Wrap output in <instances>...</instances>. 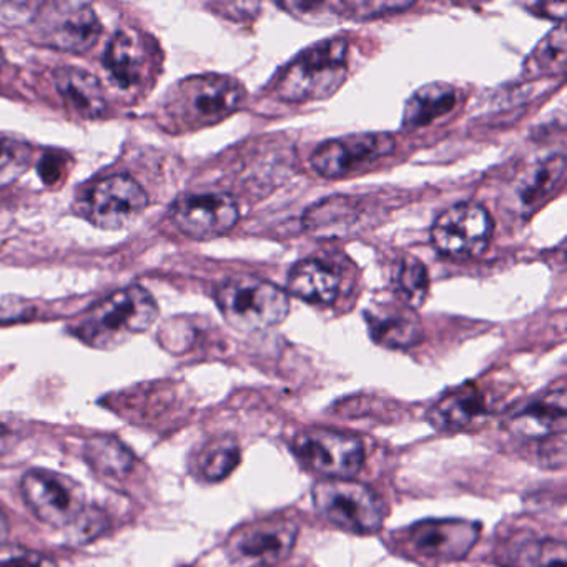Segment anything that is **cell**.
Returning a JSON list of instances; mask_svg holds the SVG:
<instances>
[{"label": "cell", "instance_id": "f546056e", "mask_svg": "<svg viewBox=\"0 0 567 567\" xmlns=\"http://www.w3.org/2000/svg\"><path fill=\"white\" fill-rule=\"evenodd\" d=\"M68 529H71V539L74 543L87 544L107 529V517L95 507H85Z\"/></svg>", "mask_w": 567, "mask_h": 567}, {"label": "cell", "instance_id": "7a4b0ae2", "mask_svg": "<svg viewBox=\"0 0 567 567\" xmlns=\"http://www.w3.org/2000/svg\"><path fill=\"white\" fill-rule=\"evenodd\" d=\"M348 74V42L324 39L288 62L271 82L274 95L290 104L324 101L340 91Z\"/></svg>", "mask_w": 567, "mask_h": 567}, {"label": "cell", "instance_id": "277c9868", "mask_svg": "<svg viewBox=\"0 0 567 567\" xmlns=\"http://www.w3.org/2000/svg\"><path fill=\"white\" fill-rule=\"evenodd\" d=\"M215 300L225 320L244 333L278 327L290 313L287 291L260 278H228L218 285Z\"/></svg>", "mask_w": 567, "mask_h": 567}, {"label": "cell", "instance_id": "ac0fdd59", "mask_svg": "<svg viewBox=\"0 0 567 567\" xmlns=\"http://www.w3.org/2000/svg\"><path fill=\"white\" fill-rule=\"evenodd\" d=\"M487 411L489 403L486 394L476 384L470 383L450 391L436 401L427 413V421L434 430L457 433L486 416Z\"/></svg>", "mask_w": 567, "mask_h": 567}, {"label": "cell", "instance_id": "4fadbf2b", "mask_svg": "<svg viewBox=\"0 0 567 567\" xmlns=\"http://www.w3.org/2000/svg\"><path fill=\"white\" fill-rule=\"evenodd\" d=\"M477 523L464 519H426L406 530L410 546L427 559L453 563L467 556L480 539Z\"/></svg>", "mask_w": 567, "mask_h": 567}, {"label": "cell", "instance_id": "ffe728a7", "mask_svg": "<svg viewBox=\"0 0 567 567\" xmlns=\"http://www.w3.org/2000/svg\"><path fill=\"white\" fill-rule=\"evenodd\" d=\"M55 87L65 104L82 118L102 117L107 111L104 87L97 78L75 68H61L54 72Z\"/></svg>", "mask_w": 567, "mask_h": 567}, {"label": "cell", "instance_id": "52a82bcc", "mask_svg": "<svg viewBox=\"0 0 567 567\" xmlns=\"http://www.w3.org/2000/svg\"><path fill=\"white\" fill-rule=\"evenodd\" d=\"M298 460L328 480H351L364 464V446L360 437L327 427H308L293 440Z\"/></svg>", "mask_w": 567, "mask_h": 567}, {"label": "cell", "instance_id": "d6986e66", "mask_svg": "<svg viewBox=\"0 0 567 567\" xmlns=\"http://www.w3.org/2000/svg\"><path fill=\"white\" fill-rule=\"evenodd\" d=\"M499 567H567L564 540L517 534L504 540L496 550Z\"/></svg>", "mask_w": 567, "mask_h": 567}, {"label": "cell", "instance_id": "ba28073f", "mask_svg": "<svg viewBox=\"0 0 567 567\" xmlns=\"http://www.w3.org/2000/svg\"><path fill=\"white\" fill-rule=\"evenodd\" d=\"M147 207L148 195L128 175L102 178L79 198V214L104 230L131 227Z\"/></svg>", "mask_w": 567, "mask_h": 567}, {"label": "cell", "instance_id": "5bb4252c", "mask_svg": "<svg viewBox=\"0 0 567 567\" xmlns=\"http://www.w3.org/2000/svg\"><path fill=\"white\" fill-rule=\"evenodd\" d=\"M507 430L524 440H547L567 430L566 388L546 391L507 416Z\"/></svg>", "mask_w": 567, "mask_h": 567}, {"label": "cell", "instance_id": "8992f818", "mask_svg": "<svg viewBox=\"0 0 567 567\" xmlns=\"http://www.w3.org/2000/svg\"><path fill=\"white\" fill-rule=\"evenodd\" d=\"M32 24L35 39L42 45L72 54L91 51L102 34V24L94 9L74 0H55L39 6Z\"/></svg>", "mask_w": 567, "mask_h": 567}, {"label": "cell", "instance_id": "4dcf8cb0", "mask_svg": "<svg viewBox=\"0 0 567 567\" xmlns=\"http://www.w3.org/2000/svg\"><path fill=\"white\" fill-rule=\"evenodd\" d=\"M0 567H59V564L38 550L2 546L0 547Z\"/></svg>", "mask_w": 567, "mask_h": 567}, {"label": "cell", "instance_id": "603a6c76", "mask_svg": "<svg viewBox=\"0 0 567 567\" xmlns=\"http://www.w3.org/2000/svg\"><path fill=\"white\" fill-rule=\"evenodd\" d=\"M85 460L92 470L111 481H124L135 470L137 457L114 436H94L85 443Z\"/></svg>", "mask_w": 567, "mask_h": 567}, {"label": "cell", "instance_id": "4316f807", "mask_svg": "<svg viewBox=\"0 0 567 567\" xmlns=\"http://www.w3.org/2000/svg\"><path fill=\"white\" fill-rule=\"evenodd\" d=\"M353 208H351L348 198H330V200L321 202L317 207L311 208L305 217V225L308 230L313 231H328L334 234L337 228L341 225H348V220L353 217Z\"/></svg>", "mask_w": 567, "mask_h": 567}, {"label": "cell", "instance_id": "30bf717a", "mask_svg": "<svg viewBox=\"0 0 567 567\" xmlns=\"http://www.w3.org/2000/svg\"><path fill=\"white\" fill-rule=\"evenodd\" d=\"M494 221L483 205H453L434 220L431 241L444 257L473 258L483 254L493 237Z\"/></svg>", "mask_w": 567, "mask_h": 567}, {"label": "cell", "instance_id": "9c48e42d", "mask_svg": "<svg viewBox=\"0 0 567 567\" xmlns=\"http://www.w3.org/2000/svg\"><path fill=\"white\" fill-rule=\"evenodd\" d=\"M22 496L32 513L52 527H69L85 509V491L74 477L49 470L22 476Z\"/></svg>", "mask_w": 567, "mask_h": 567}, {"label": "cell", "instance_id": "d6a6232c", "mask_svg": "<svg viewBox=\"0 0 567 567\" xmlns=\"http://www.w3.org/2000/svg\"><path fill=\"white\" fill-rule=\"evenodd\" d=\"M9 537V520L6 514L0 511V547L6 546Z\"/></svg>", "mask_w": 567, "mask_h": 567}, {"label": "cell", "instance_id": "8fae6325", "mask_svg": "<svg viewBox=\"0 0 567 567\" xmlns=\"http://www.w3.org/2000/svg\"><path fill=\"white\" fill-rule=\"evenodd\" d=\"M396 142L390 134H351L318 145L311 167L324 178H341L370 167L393 154Z\"/></svg>", "mask_w": 567, "mask_h": 567}, {"label": "cell", "instance_id": "9a60e30c", "mask_svg": "<svg viewBox=\"0 0 567 567\" xmlns=\"http://www.w3.org/2000/svg\"><path fill=\"white\" fill-rule=\"evenodd\" d=\"M152 58L151 41L142 32L122 29L109 44L104 65L118 87L131 91L147 81Z\"/></svg>", "mask_w": 567, "mask_h": 567}, {"label": "cell", "instance_id": "d4e9b609", "mask_svg": "<svg viewBox=\"0 0 567 567\" xmlns=\"http://www.w3.org/2000/svg\"><path fill=\"white\" fill-rule=\"evenodd\" d=\"M564 172H566V161L563 154L540 162L520 185L519 200L524 210L539 207L540 202L546 200L554 188L563 182Z\"/></svg>", "mask_w": 567, "mask_h": 567}, {"label": "cell", "instance_id": "7402d4cb", "mask_svg": "<svg viewBox=\"0 0 567 567\" xmlns=\"http://www.w3.org/2000/svg\"><path fill=\"white\" fill-rule=\"evenodd\" d=\"M457 104L456 89L444 82H433L417 89L410 99L403 114V127L420 128L433 124L437 118L450 114Z\"/></svg>", "mask_w": 567, "mask_h": 567}, {"label": "cell", "instance_id": "3957f363", "mask_svg": "<svg viewBox=\"0 0 567 567\" xmlns=\"http://www.w3.org/2000/svg\"><path fill=\"white\" fill-rule=\"evenodd\" d=\"M158 317L154 297L138 285L114 291L82 318L78 334L94 348L111 350L144 333Z\"/></svg>", "mask_w": 567, "mask_h": 567}, {"label": "cell", "instance_id": "44dd1931", "mask_svg": "<svg viewBox=\"0 0 567 567\" xmlns=\"http://www.w3.org/2000/svg\"><path fill=\"white\" fill-rule=\"evenodd\" d=\"M287 287L308 303L331 305L340 295V277L321 261L301 260L288 274Z\"/></svg>", "mask_w": 567, "mask_h": 567}, {"label": "cell", "instance_id": "cb8c5ba5", "mask_svg": "<svg viewBox=\"0 0 567 567\" xmlns=\"http://www.w3.org/2000/svg\"><path fill=\"white\" fill-rule=\"evenodd\" d=\"M240 446L231 436H218L208 441L197 460V471L202 480L218 483L234 473L240 463Z\"/></svg>", "mask_w": 567, "mask_h": 567}, {"label": "cell", "instance_id": "f1b7e54d", "mask_svg": "<svg viewBox=\"0 0 567 567\" xmlns=\"http://www.w3.org/2000/svg\"><path fill=\"white\" fill-rule=\"evenodd\" d=\"M31 151L25 145L0 141V188L9 187L28 172Z\"/></svg>", "mask_w": 567, "mask_h": 567}, {"label": "cell", "instance_id": "2e32d148", "mask_svg": "<svg viewBox=\"0 0 567 567\" xmlns=\"http://www.w3.org/2000/svg\"><path fill=\"white\" fill-rule=\"evenodd\" d=\"M297 524L287 519H268L251 524L234 539L235 553L274 566L290 556L297 543Z\"/></svg>", "mask_w": 567, "mask_h": 567}, {"label": "cell", "instance_id": "484cf974", "mask_svg": "<svg viewBox=\"0 0 567 567\" xmlns=\"http://www.w3.org/2000/svg\"><path fill=\"white\" fill-rule=\"evenodd\" d=\"M430 277L426 268L414 258H404L398 268L396 290L406 307L417 308L426 300Z\"/></svg>", "mask_w": 567, "mask_h": 567}, {"label": "cell", "instance_id": "1f68e13d", "mask_svg": "<svg viewBox=\"0 0 567 567\" xmlns=\"http://www.w3.org/2000/svg\"><path fill=\"white\" fill-rule=\"evenodd\" d=\"M550 437H547L546 441H549V443L543 447V456L540 457L544 461H549L550 467H564V463H566V433L554 436V444L550 443Z\"/></svg>", "mask_w": 567, "mask_h": 567}, {"label": "cell", "instance_id": "83f0119b", "mask_svg": "<svg viewBox=\"0 0 567 567\" xmlns=\"http://www.w3.org/2000/svg\"><path fill=\"white\" fill-rule=\"evenodd\" d=\"M534 68L540 74H563L566 68V28L559 25L533 52Z\"/></svg>", "mask_w": 567, "mask_h": 567}, {"label": "cell", "instance_id": "6da1fadb", "mask_svg": "<svg viewBox=\"0 0 567 567\" xmlns=\"http://www.w3.org/2000/svg\"><path fill=\"white\" fill-rule=\"evenodd\" d=\"M245 95L244 85L227 75H195L174 85L162 107L172 131L194 132L230 117Z\"/></svg>", "mask_w": 567, "mask_h": 567}, {"label": "cell", "instance_id": "5b68a950", "mask_svg": "<svg viewBox=\"0 0 567 567\" xmlns=\"http://www.w3.org/2000/svg\"><path fill=\"white\" fill-rule=\"evenodd\" d=\"M311 497L318 514L341 529L374 534L383 526V501L364 484L351 480L318 481Z\"/></svg>", "mask_w": 567, "mask_h": 567}, {"label": "cell", "instance_id": "7c38bea8", "mask_svg": "<svg viewBox=\"0 0 567 567\" xmlns=\"http://www.w3.org/2000/svg\"><path fill=\"white\" fill-rule=\"evenodd\" d=\"M175 227L194 240L224 237L240 220L237 200L228 194H198L178 198L171 210Z\"/></svg>", "mask_w": 567, "mask_h": 567}, {"label": "cell", "instance_id": "e0dca14e", "mask_svg": "<svg viewBox=\"0 0 567 567\" xmlns=\"http://www.w3.org/2000/svg\"><path fill=\"white\" fill-rule=\"evenodd\" d=\"M367 323L374 343L390 350H406L423 337L420 318L406 305L383 303L367 311Z\"/></svg>", "mask_w": 567, "mask_h": 567}]
</instances>
